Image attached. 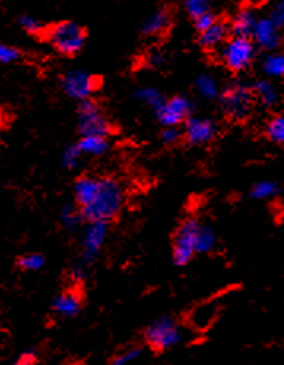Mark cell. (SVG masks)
<instances>
[{
  "label": "cell",
  "mask_w": 284,
  "mask_h": 365,
  "mask_svg": "<svg viewBox=\"0 0 284 365\" xmlns=\"http://www.w3.org/2000/svg\"><path fill=\"white\" fill-rule=\"evenodd\" d=\"M78 129H80L81 137L84 135L108 137L111 132L110 123L103 115L102 108L92 101L81 102L80 111H78Z\"/></svg>",
  "instance_id": "52a82bcc"
},
{
  "label": "cell",
  "mask_w": 284,
  "mask_h": 365,
  "mask_svg": "<svg viewBox=\"0 0 284 365\" xmlns=\"http://www.w3.org/2000/svg\"><path fill=\"white\" fill-rule=\"evenodd\" d=\"M84 220L80 208L75 207V205H67L62 208L61 212V222L62 226L69 229V230H73L78 226H80V222Z\"/></svg>",
  "instance_id": "cb8c5ba5"
},
{
  "label": "cell",
  "mask_w": 284,
  "mask_h": 365,
  "mask_svg": "<svg viewBox=\"0 0 284 365\" xmlns=\"http://www.w3.org/2000/svg\"><path fill=\"white\" fill-rule=\"evenodd\" d=\"M258 15H255L251 9H241L237 15L233 16L230 24L233 37L250 38L254 32L255 24H258Z\"/></svg>",
  "instance_id": "5bb4252c"
},
{
  "label": "cell",
  "mask_w": 284,
  "mask_h": 365,
  "mask_svg": "<svg viewBox=\"0 0 284 365\" xmlns=\"http://www.w3.org/2000/svg\"><path fill=\"white\" fill-rule=\"evenodd\" d=\"M145 340L151 348L158 351H166L178 345L183 340V331L172 318L162 316V318L156 319L148 326L145 332Z\"/></svg>",
  "instance_id": "277c9868"
},
{
  "label": "cell",
  "mask_w": 284,
  "mask_h": 365,
  "mask_svg": "<svg viewBox=\"0 0 284 365\" xmlns=\"http://www.w3.org/2000/svg\"><path fill=\"white\" fill-rule=\"evenodd\" d=\"M227 34H229L227 26L224 23H219V21H216L215 24L208 27V29L201 32L198 41H201V45L203 48H207V50H215V48H219L225 43Z\"/></svg>",
  "instance_id": "9a60e30c"
},
{
  "label": "cell",
  "mask_w": 284,
  "mask_h": 365,
  "mask_svg": "<svg viewBox=\"0 0 284 365\" xmlns=\"http://www.w3.org/2000/svg\"><path fill=\"white\" fill-rule=\"evenodd\" d=\"M75 199L89 222H110L124 205V189L108 177H81L75 182Z\"/></svg>",
  "instance_id": "6da1fadb"
},
{
  "label": "cell",
  "mask_w": 284,
  "mask_h": 365,
  "mask_svg": "<svg viewBox=\"0 0 284 365\" xmlns=\"http://www.w3.org/2000/svg\"><path fill=\"white\" fill-rule=\"evenodd\" d=\"M216 247V232L208 224H201L197 232V252H210Z\"/></svg>",
  "instance_id": "44dd1931"
},
{
  "label": "cell",
  "mask_w": 284,
  "mask_h": 365,
  "mask_svg": "<svg viewBox=\"0 0 284 365\" xmlns=\"http://www.w3.org/2000/svg\"><path fill=\"white\" fill-rule=\"evenodd\" d=\"M81 307L83 302L76 291H64L58 294L51 304L53 312L62 316V318H73V316L81 312Z\"/></svg>",
  "instance_id": "4fadbf2b"
},
{
  "label": "cell",
  "mask_w": 284,
  "mask_h": 365,
  "mask_svg": "<svg viewBox=\"0 0 284 365\" xmlns=\"http://www.w3.org/2000/svg\"><path fill=\"white\" fill-rule=\"evenodd\" d=\"M268 19L272 21V23L276 27H280V29H281V27L284 26V0H278V2L273 5L272 11H270Z\"/></svg>",
  "instance_id": "1f68e13d"
},
{
  "label": "cell",
  "mask_w": 284,
  "mask_h": 365,
  "mask_svg": "<svg viewBox=\"0 0 284 365\" xmlns=\"http://www.w3.org/2000/svg\"><path fill=\"white\" fill-rule=\"evenodd\" d=\"M253 4H264V2H267V0H251Z\"/></svg>",
  "instance_id": "74e56055"
},
{
  "label": "cell",
  "mask_w": 284,
  "mask_h": 365,
  "mask_svg": "<svg viewBox=\"0 0 284 365\" xmlns=\"http://www.w3.org/2000/svg\"><path fill=\"white\" fill-rule=\"evenodd\" d=\"M251 37L254 38L255 45L267 51L276 50V48H278L281 43L280 27H276L268 18L258 19V24H255Z\"/></svg>",
  "instance_id": "7c38bea8"
},
{
  "label": "cell",
  "mask_w": 284,
  "mask_h": 365,
  "mask_svg": "<svg viewBox=\"0 0 284 365\" xmlns=\"http://www.w3.org/2000/svg\"><path fill=\"white\" fill-rule=\"evenodd\" d=\"M164 61H166V58L159 51H154L148 56V64H150L151 67H161L162 64H164Z\"/></svg>",
  "instance_id": "8d00e7d4"
},
{
  "label": "cell",
  "mask_w": 284,
  "mask_h": 365,
  "mask_svg": "<svg viewBox=\"0 0 284 365\" xmlns=\"http://www.w3.org/2000/svg\"><path fill=\"white\" fill-rule=\"evenodd\" d=\"M46 259L44 255L39 252H31V255H24L18 259V267L26 272H39L45 267Z\"/></svg>",
  "instance_id": "d4e9b609"
},
{
  "label": "cell",
  "mask_w": 284,
  "mask_h": 365,
  "mask_svg": "<svg viewBox=\"0 0 284 365\" xmlns=\"http://www.w3.org/2000/svg\"><path fill=\"white\" fill-rule=\"evenodd\" d=\"M141 353H143V349L141 348H129L127 351H124V353L118 354L115 359L111 361L110 365H131L138 359Z\"/></svg>",
  "instance_id": "f1b7e54d"
},
{
  "label": "cell",
  "mask_w": 284,
  "mask_h": 365,
  "mask_svg": "<svg viewBox=\"0 0 284 365\" xmlns=\"http://www.w3.org/2000/svg\"><path fill=\"white\" fill-rule=\"evenodd\" d=\"M83 153L78 148V145H70L62 153V164L66 168H76L81 163Z\"/></svg>",
  "instance_id": "83f0119b"
},
{
  "label": "cell",
  "mask_w": 284,
  "mask_h": 365,
  "mask_svg": "<svg viewBox=\"0 0 284 365\" xmlns=\"http://www.w3.org/2000/svg\"><path fill=\"white\" fill-rule=\"evenodd\" d=\"M191 113H193V102L183 96L166 101L156 110L159 123L164 128H178L180 124L186 123V119L191 118Z\"/></svg>",
  "instance_id": "ba28073f"
},
{
  "label": "cell",
  "mask_w": 284,
  "mask_h": 365,
  "mask_svg": "<svg viewBox=\"0 0 284 365\" xmlns=\"http://www.w3.org/2000/svg\"><path fill=\"white\" fill-rule=\"evenodd\" d=\"M168 23L170 19L166 11H156L143 21V24H141V32L145 35H158L167 29Z\"/></svg>",
  "instance_id": "ac0fdd59"
},
{
  "label": "cell",
  "mask_w": 284,
  "mask_h": 365,
  "mask_svg": "<svg viewBox=\"0 0 284 365\" xmlns=\"http://www.w3.org/2000/svg\"><path fill=\"white\" fill-rule=\"evenodd\" d=\"M106 237H108V222L94 221L88 224V227L84 229L81 240L84 264H91L98 255H101V251L106 242Z\"/></svg>",
  "instance_id": "30bf717a"
},
{
  "label": "cell",
  "mask_w": 284,
  "mask_h": 365,
  "mask_svg": "<svg viewBox=\"0 0 284 365\" xmlns=\"http://www.w3.org/2000/svg\"><path fill=\"white\" fill-rule=\"evenodd\" d=\"M19 58H21V53L15 46L6 45L0 40V64H11V62L19 61Z\"/></svg>",
  "instance_id": "4dcf8cb0"
},
{
  "label": "cell",
  "mask_w": 284,
  "mask_h": 365,
  "mask_svg": "<svg viewBox=\"0 0 284 365\" xmlns=\"http://www.w3.org/2000/svg\"><path fill=\"white\" fill-rule=\"evenodd\" d=\"M216 125L208 118L191 116L184 123V138L188 143L194 146H201L211 142L216 135Z\"/></svg>",
  "instance_id": "8fae6325"
},
{
  "label": "cell",
  "mask_w": 284,
  "mask_h": 365,
  "mask_svg": "<svg viewBox=\"0 0 284 365\" xmlns=\"http://www.w3.org/2000/svg\"><path fill=\"white\" fill-rule=\"evenodd\" d=\"M215 23H216V18H215V15H213L211 11L207 13V15H203V16H201V18L194 19V26L197 27L198 32L208 29V27L213 26Z\"/></svg>",
  "instance_id": "d6a6232c"
},
{
  "label": "cell",
  "mask_w": 284,
  "mask_h": 365,
  "mask_svg": "<svg viewBox=\"0 0 284 365\" xmlns=\"http://www.w3.org/2000/svg\"><path fill=\"white\" fill-rule=\"evenodd\" d=\"M196 89L197 93L201 94L203 99H208V101H213L216 99V97H219V84L218 81L213 78L211 75H201L196 81Z\"/></svg>",
  "instance_id": "ffe728a7"
},
{
  "label": "cell",
  "mask_w": 284,
  "mask_h": 365,
  "mask_svg": "<svg viewBox=\"0 0 284 365\" xmlns=\"http://www.w3.org/2000/svg\"><path fill=\"white\" fill-rule=\"evenodd\" d=\"M267 137L273 143L284 145V115L270 119V123L267 124Z\"/></svg>",
  "instance_id": "484cf974"
},
{
  "label": "cell",
  "mask_w": 284,
  "mask_h": 365,
  "mask_svg": "<svg viewBox=\"0 0 284 365\" xmlns=\"http://www.w3.org/2000/svg\"><path fill=\"white\" fill-rule=\"evenodd\" d=\"M62 88L69 97L75 101H91L92 94L96 93L97 81L92 75L81 72V70H70L62 78Z\"/></svg>",
  "instance_id": "9c48e42d"
},
{
  "label": "cell",
  "mask_w": 284,
  "mask_h": 365,
  "mask_svg": "<svg viewBox=\"0 0 284 365\" xmlns=\"http://www.w3.org/2000/svg\"><path fill=\"white\" fill-rule=\"evenodd\" d=\"M76 145L83 153V156H103L110 148L108 137L98 135H84Z\"/></svg>",
  "instance_id": "2e32d148"
},
{
  "label": "cell",
  "mask_w": 284,
  "mask_h": 365,
  "mask_svg": "<svg viewBox=\"0 0 284 365\" xmlns=\"http://www.w3.org/2000/svg\"><path fill=\"white\" fill-rule=\"evenodd\" d=\"M46 37L56 51L66 56L76 54L84 45V32L72 21H64V23L51 26L46 32Z\"/></svg>",
  "instance_id": "7a4b0ae2"
},
{
  "label": "cell",
  "mask_w": 284,
  "mask_h": 365,
  "mask_svg": "<svg viewBox=\"0 0 284 365\" xmlns=\"http://www.w3.org/2000/svg\"><path fill=\"white\" fill-rule=\"evenodd\" d=\"M201 222L197 220H186L180 229L176 230L173 240V262L175 265L183 267L193 261L197 255V232Z\"/></svg>",
  "instance_id": "8992f818"
},
{
  "label": "cell",
  "mask_w": 284,
  "mask_h": 365,
  "mask_svg": "<svg viewBox=\"0 0 284 365\" xmlns=\"http://www.w3.org/2000/svg\"><path fill=\"white\" fill-rule=\"evenodd\" d=\"M137 97H138V99H140L141 102L146 103L148 107H151L153 110H158V108L161 107V105L166 102L164 96H162L161 91L153 88V86H143V88H140L138 93H137Z\"/></svg>",
  "instance_id": "603a6c76"
},
{
  "label": "cell",
  "mask_w": 284,
  "mask_h": 365,
  "mask_svg": "<svg viewBox=\"0 0 284 365\" xmlns=\"http://www.w3.org/2000/svg\"><path fill=\"white\" fill-rule=\"evenodd\" d=\"M11 365H37V353L34 349H27L19 356V359Z\"/></svg>",
  "instance_id": "836d02e7"
},
{
  "label": "cell",
  "mask_w": 284,
  "mask_h": 365,
  "mask_svg": "<svg viewBox=\"0 0 284 365\" xmlns=\"http://www.w3.org/2000/svg\"><path fill=\"white\" fill-rule=\"evenodd\" d=\"M251 89H253V94H255V97H258V101L267 108L275 107L280 101L278 89H276L275 84L270 80L255 81Z\"/></svg>",
  "instance_id": "e0dca14e"
},
{
  "label": "cell",
  "mask_w": 284,
  "mask_h": 365,
  "mask_svg": "<svg viewBox=\"0 0 284 365\" xmlns=\"http://www.w3.org/2000/svg\"><path fill=\"white\" fill-rule=\"evenodd\" d=\"M278 192H280L278 185H276L275 181L265 180V181L255 182L251 189V197L255 200H267V199L275 197Z\"/></svg>",
  "instance_id": "7402d4cb"
},
{
  "label": "cell",
  "mask_w": 284,
  "mask_h": 365,
  "mask_svg": "<svg viewBox=\"0 0 284 365\" xmlns=\"http://www.w3.org/2000/svg\"><path fill=\"white\" fill-rule=\"evenodd\" d=\"M86 264H75L72 267V270H70V275H72V279H75V282H83L84 278H86L88 272H86V267H84Z\"/></svg>",
  "instance_id": "d590c367"
},
{
  "label": "cell",
  "mask_w": 284,
  "mask_h": 365,
  "mask_svg": "<svg viewBox=\"0 0 284 365\" xmlns=\"http://www.w3.org/2000/svg\"><path fill=\"white\" fill-rule=\"evenodd\" d=\"M255 56L254 43L250 38L232 37L221 46V61L233 72H243L253 64Z\"/></svg>",
  "instance_id": "5b68a950"
},
{
  "label": "cell",
  "mask_w": 284,
  "mask_h": 365,
  "mask_svg": "<svg viewBox=\"0 0 284 365\" xmlns=\"http://www.w3.org/2000/svg\"><path fill=\"white\" fill-rule=\"evenodd\" d=\"M181 133L176 128H166L164 132H162V140H164V143L167 145H173L180 140Z\"/></svg>",
  "instance_id": "e575fe53"
},
{
  "label": "cell",
  "mask_w": 284,
  "mask_h": 365,
  "mask_svg": "<svg viewBox=\"0 0 284 365\" xmlns=\"http://www.w3.org/2000/svg\"><path fill=\"white\" fill-rule=\"evenodd\" d=\"M267 78H284V53H272L262 62Z\"/></svg>",
  "instance_id": "d6986e66"
},
{
  "label": "cell",
  "mask_w": 284,
  "mask_h": 365,
  "mask_svg": "<svg viewBox=\"0 0 284 365\" xmlns=\"http://www.w3.org/2000/svg\"><path fill=\"white\" fill-rule=\"evenodd\" d=\"M253 89L243 83H232L219 94V103L224 113L232 119H243L253 107Z\"/></svg>",
  "instance_id": "3957f363"
},
{
  "label": "cell",
  "mask_w": 284,
  "mask_h": 365,
  "mask_svg": "<svg viewBox=\"0 0 284 365\" xmlns=\"http://www.w3.org/2000/svg\"><path fill=\"white\" fill-rule=\"evenodd\" d=\"M184 9H186V13L191 18L197 19L210 13L211 5L210 0H184Z\"/></svg>",
  "instance_id": "4316f807"
},
{
  "label": "cell",
  "mask_w": 284,
  "mask_h": 365,
  "mask_svg": "<svg viewBox=\"0 0 284 365\" xmlns=\"http://www.w3.org/2000/svg\"><path fill=\"white\" fill-rule=\"evenodd\" d=\"M18 23L21 26V29L26 31L27 34H31V35H39V34L44 32V26H41L40 21L37 18H34V16H29V15L21 16Z\"/></svg>",
  "instance_id": "f546056e"
}]
</instances>
